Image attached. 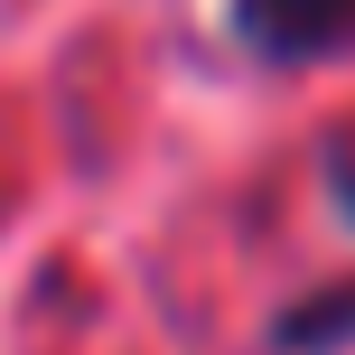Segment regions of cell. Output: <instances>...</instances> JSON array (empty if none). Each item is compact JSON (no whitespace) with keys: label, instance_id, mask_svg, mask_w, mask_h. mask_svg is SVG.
<instances>
[{"label":"cell","instance_id":"obj_3","mask_svg":"<svg viewBox=\"0 0 355 355\" xmlns=\"http://www.w3.org/2000/svg\"><path fill=\"white\" fill-rule=\"evenodd\" d=\"M327 196H337V215L355 225V141H337V150H327Z\"/></svg>","mask_w":355,"mask_h":355},{"label":"cell","instance_id":"obj_1","mask_svg":"<svg viewBox=\"0 0 355 355\" xmlns=\"http://www.w3.org/2000/svg\"><path fill=\"white\" fill-rule=\"evenodd\" d=\"M234 37L252 56L309 66V56L355 47V0H234Z\"/></svg>","mask_w":355,"mask_h":355},{"label":"cell","instance_id":"obj_2","mask_svg":"<svg viewBox=\"0 0 355 355\" xmlns=\"http://www.w3.org/2000/svg\"><path fill=\"white\" fill-rule=\"evenodd\" d=\"M327 327H355V300H327V309H309V318H290L281 337H290V346H309V337H327Z\"/></svg>","mask_w":355,"mask_h":355}]
</instances>
